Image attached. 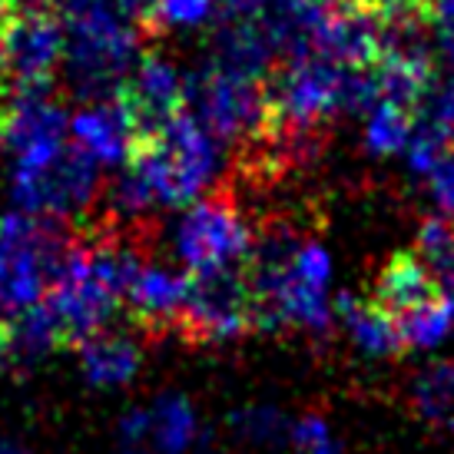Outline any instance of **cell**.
<instances>
[{
	"mask_svg": "<svg viewBox=\"0 0 454 454\" xmlns=\"http://www.w3.org/2000/svg\"><path fill=\"white\" fill-rule=\"evenodd\" d=\"M335 4H375V0H335Z\"/></svg>",
	"mask_w": 454,
	"mask_h": 454,
	"instance_id": "obj_34",
	"label": "cell"
},
{
	"mask_svg": "<svg viewBox=\"0 0 454 454\" xmlns=\"http://www.w3.org/2000/svg\"><path fill=\"white\" fill-rule=\"evenodd\" d=\"M100 169L74 143L34 166H11V200L17 213L64 223L83 215L100 200Z\"/></svg>",
	"mask_w": 454,
	"mask_h": 454,
	"instance_id": "obj_8",
	"label": "cell"
},
{
	"mask_svg": "<svg viewBox=\"0 0 454 454\" xmlns=\"http://www.w3.org/2000/svg\"><path fill=\"white\" fill-rule=\"evenodd\" d=\"M0 454H24V448L13 442H0Z\"/></svg>",
	"mask_w": 454,
	"mask_h": 454,
	"instance_id": "obj_32",
	"label": "cell"
},
{
	"mask_svg": "<svg viewBox=\"0 0 454 454\" xmlns=\"http://www.w3.org/2000/svg\"><path fill=\"white\" fill-rule=\"evenodd\" d=\"M209 60L215 67L232 70V74L253 76V80L265 83L272 64L278 60V51L259 17L255 20H229L213 34Z\"/></svg>",
	"mask_w": 454,
	"mask_h": 454,
	"instance_id": "obj_17",
	"label": "cell"
},
{
	"mask_svg": "<svg viewBox=\"0 0 454 454\" xmlns=\"http://www.w3.org/2000/svg\"><path fill=\"white\" fill-rule=\"evenodd\" d=\"M259 236L249 215L229 196H206L186 206L169 229V249L176 265L192 278L239 276L253 262Z\"/></svg>",
	"mask_w": 454,
	"mask_h": 454,
	"instance_id": "obj_5",
	"label": "cell"
},
{
	"mask_svg": "<svg viewBox=\"0 0 454 454\" xmlns=\"http://www.w3.org/2000/svg\"><path fill=\"white\" fill-rule=\"evenodd\" d=\"M114 454H153V448L143 438H129V434H116Z\"/></svg>",
	"mask_w": 454,
	"mask_h": 454,
	"instance_id": "obj_29",
	"label": "cell"
},
{
	"mask_svg": "<svg viewBox=\"0 0 454 454\" xmlns=\"http://www.w3.org/2000/svg\"><path fill=\"white\" fill-rule=\"evenodd\" d=\"M120 100L133 116L139 139L150 137L186 110V70L160 53L143 57L120 90Z\"/></svg>",
	"mask_w": 454,
	"mask_h": 454,
	"instance_id": "obj_13",
	"label": "cell"
},
{
	"mask_svg": "<svg viewBox=\"0 0 454 454\" xmlns=\"http://www.w3.org/2000/svg\"><path fill=\"white\" fill-rule=\"evenodd\" d=\"M116 434L143 438L153 454H192L202 442V418L186 395L163 391L150 404L123 411Z\"/></svg>",
	"mask_w": 454,
	"mask_h": 454,
	"instance_id": "obj_12",
	"label": "cell"
},
{
	"mask_svg": "<svg viewBox=\"0 0 454 454\" xmlns=\"http://www.w3.org/2000/svg\"><path fill=\"white\" fill-rule=\"evenodd\" d=\"M425 190H428V200L438 213L434 219L454 226V150H448L434 163V169L425 176Z\"/></svg>",
	"mask_w": 454,
	"mask_h": 454,
	"instance_id": "obj_25",
	"label": "cell"
},
{
	"mask_svg": "<svg viewBox=\"0 0 454 454\" xmlns=\"http://www.w3.org/2000/svg\"><path fill=\"white\" fill-rule=\"evenodd\" d=\"M186 110L223 146L259 143L269 133V87L262 80L232 74L202 60L186 74Z\"/></svg>",
	"mask_w": 454,
	"mask_h": 454,
	"instance_id": "obj_7",
	"label": "cell"
},
{
	"mask_svg": "<svg viewBox=\"0 0 454 454\" xmlns=\"http://www.w3.org/2000/svg\"><path fill=\"white\" fill-rule=\"evenodd\" d=\"M425 30L431 51L454 67V0H425Z\"/></svg>",
	"mask_w": 454,
	"mask_h": 454,
	"instance_id": "obj_27",
	"label": "cell"
},
{
	"mask_svg": "<svg viewBox=\"0 0 454 454\" xmlns=\"http://www.w3.org/2000/svg\"><path fill=\"white\" fill-rule=\"evenodd\" d=\"M139 253L127 242H70L43 305L51 309L64 339L83 341L110 325L127 299V282Z\"/></svg>",
	"mask_w": 454,
	"mask_h": 454,
	"instance_id": "obj_4",
	"label": "cell"
},
{
	"mask_svg": "<svg viewBox=\"0 0 454 454\" xmlns=\"http://www.w3.org/2000/svg\"><path fill=\"white\" fill-rule=\"evenodd\" d=\"M442 295L444 292L438 286V278L431 276V269L421 262V255L402 253V255H391L388 262L381 265L379 278H375L372 302L379 305L391 322H402L404 316L425 309V305L442 299Z\"/></svg>",
	"mask_w": 454,
	"mask_h": 454,
	"instance_id": "obj_16",
	"label": "cell"
},
{
	"mask_svg": "<svg viewBox=\"0 0 454 454\" xmlns=\"http://www.w3.org/2000/svg\"><path fill=\"white\" fill-rule=\"evenodd\" d=\"M11 358V345H7V332L0 328V368H4V362Z\"/></svg>",
	"mask_w": 454,
	"mask_h": 454,
	"instance_id": "obj_30",
	"label": "cell"
},
{
	"mask_svg": "<svg viewBox=\"0 0 454 454\" xmlns=\"http://www.w3.org/2000/svg\"><path fill=\"white\" fill-rule=\"evenodd\" d=\"M7 153V139H4V123H0V156Z\"/></svg>",
	"mask_w": 454,
	"mask_h": 454,
	"instance_id": "obj_33",
	"label": "cell"
},
{
	"mask_svg": "<svg viewBox=\"0 0 454 454\" xmlns=\"http://www.w3.org/2000/svg\"><path fill=\"white\" fill-rule=\"evenodd\" d=\"M415 123H418L415 110L388 100H375L362 114V146L375 160L404 156L408 143L415 137Z\"/></svg>",
	"mask_w": 454,
	"mask_h": 454,
	"instance_id": "obj_21",
	"label": "cell"
},
{
	"mask_svg": "<svg viewBox=\"0 0 454 454\" xmlns=\"http://www.w3.org/2000/svg\"><path fill=\"white\" fill-rule=\"evenodd\" d=\"M70 242L57 223L0 213V316H24L51 292Z\"/></svg>",
	"mask_w": 454,
	"mask_h": 454,
	"instance_id": "obj_6",
	"label": "cell"
},
{
	"mask_svg": "<svg viewBox=\"0 0 454 454\" xmlns=\"http://www.w3.org/2000/svg\"><path fill=\"white\" fill-rule=\"evenodd\" d=\"M219 13L215 0H150L146 20L166 34H192L209 27Z\"/></svg>",
	"mask_w": 454,
	"mask_h": 454,
	"instance_id": "obj_24",
	"label": "cell"
},
{
	"mask_svg": "<svg viewBox=\"0 0 454 454\" xmlns=\"http://www.w3.org/2000/svg\"><path fill=\"white\" fill-rule=\"evenodd\" d=\"M7 57H4V40H0V93H4V83H7Z\"/></svg>",
	"mask_w": 454,
	"mask_h": 454,
	"instance_id": "obj_31",
	"label": "cell"
},
{
	"mask_svg": "<svg viewBox=\"0 0 454 454\" xmlns=\"http://www.w3.org/2000/svg\"><path fill=\"white\" fill-rule=\"evenodd\" d=\"M192 295V276H186L179 265L160 262L139 255L127 282V299L123 302L133 309V316L153 332L183 325L186 305Z\"/></svg>",
	"mask_w": 454,
	"mask_h": 454,
	"instance_id": "obj_14",
	"label": "cell"
},
{
	"mask_svg": "<svg viewBox=\"0 0 454 454\" xmlns=\"http://www.w3.org/2000/svg\"><path fill=\"white\" fill-rule=\"evenodd\" d=\"M0 40L13 90H47L53 76L64 70L67 37L53 4L17 0Z\"/></svg>",
	"mask_w": 454,
	"mask_h": 454,
	"instance_id": "obj_9",
	"label": "cell"
},
{
	"mask_svg": "<svg viewBox=\"0 0 454 454\" xmlns=\"http://www.w3.org/2000/svg\"><path fill=\"white\" fill-rule=\"evenodd\" d=\"M80 375L90 388L114 391L127 388L143 368V345L137 335L120 328H103L97 335L80 341Z\"/></svg>",
	"mask_w": 454,
	"mask_h": 454,
	"instance_id": "obj_15",
	"label": "cell"
},
{
	"mask_svg": "<svg viewBox=\"0 0 454 454\" xmlns=\"http://www.w3.org/2000/svg\"><path fill=\"white\" fill-rule=\"evenodd\" d=\"M215 4L229 20H255L269 7V0H215Z\"/></svg>",
	"mask_w": 454,
	"mask_h": 454,
	"instance_id": "obj_28",
	"label": "cell"
},
{
	"mask_svg": "<svg viewBox=\"0 0 454 454\" xmlns=\"http://www.w3.org/2000/svg\"><path fill=\"white\" fill-rule=\"evenodd\" d=\"M64 339V332L51 316V309L40 302L24 316H17L7 328V345H11V358L17 362H40L43 355H51Z\"/></svg>",
	"mask_w": 454,
	"mask_h": 454,
	"instance_id": "obj_22",
	"label": "cell"
},
{
	"mask_svg": "<svg viewBox=\"0 0 454 454\" xmlns=\"http://www.w3.org/2000/svg\"><path fill=\"white\" fill-rule=\"evenodd\" d=\"M292 448L299 454H341V444L328 428L322 415H302L295 418V431H292Z\"/></svg>",
	"mask_w": 454,
	"mask_h": 454,
	"instance_id": "obj_26",
	"label": "cell"
},
{
	"mask_svg": "<svg viewBox=\"0 0 454 454\" xmlns=\"http://www.w3.org/2000/svg\"><path fill=\"white\" fill-rule=\"evenodd\" d=\"M418 255L431 269V276L438 278L444 299L454 309V226L442 219H428L418 232Z\"/></svg>",
	"mask_w": 454,
	"mask_h": 454,
	"instance_id": "obj_23",
	"label": "cell"
},
{
	"mask_svg": "<svg viewBox=\"0 0 454 454\" xmlns=\"http://www.w3.org/2000/svg\"><path fill=\"white\" fill-rule=\"evenodd\" d=\"M249 289L259 325L309 335H328L335 325V262L318 239L289 232L265 236L255 246Z\"/></svg>",
	"mask_w": 454,
	"mask_h": 454,
	"instance_id": "obj_2",
	"label": "cell"
},
{
	"mask_svg": "<svg viewBox=\"0 0 454 454\" xmlns=\"http://www.w3.org/2000/svg\"><path fill=\"white\" fill-rule=\"evenodd\" d=\"M255 322V299L249 282L239 276H215V278H192V295L183 316V332L196 341L223 345L236 341Z\"/></svg>",
	"mask_w": 454,
	"mask_h": 454,
	"instance_id": "obj_10",
	"label": "cell"
},
{
	"mask_svg": "<svg viewBox=\"0 0 454 454\" xmlns=\"http://www.w3.org/2000/svg\"><path fill=\"white\" fill-rule=\"evenodd\" d=\"M408 402L428 428L454 438V358H438L408 385Z\"/></svg>",
	"mask_w": 454,
	"mask_h": 454,
	"instance_id": "obj_20",
	"label": "cell"
},
{
	"mask_svg": "<svg viewBox=\"0 0 454 454\" xmlns=\"http://www.w3.org/2000/svg\"><path fill=\"white\" fill-rule=\"evenodd\" d=\"M70 143L100 173H120L139 146V129L120 97L83 103L70 114Z\"/></svg>",
	"mask_w": 454,
	"mask_h": 454,
	"instance_id": "obj_11",
	"label": "cell"
},
{
	"mask_svg": "<svg viewBox=\"0 0 454 454\" xmlns=\"http://www.w3.org/2000/svg\"><path fill=\"white\" fill-rule=\"evenodd\" d=\"M223 143L192 120L190 110L139 139L137 153L110 186V213L139 223L153 213L186 209L206 200L223 176Z\"/></svg>",
	"mask_w": 454,
	"mask_h": 454,
	"instance_id": "obj_1",
	"label": "cell"
},
{
	"mask_svg": "<svg viewBox=\"0 0 454 454\" xmlns=\"http://www.w3.org/2000/svg\"><path fill=\"white\" fill-rule=\"evenodd\" d=\"M226 428H229L232 444H239L242 451L276 454V451H282V448H292L295 418L286 415L278 404L249 402L229 415Z\"/></svg>",
	"mask_w": 454,
	"mask_h": 454,
	"instance_id": "obj_19",
	"label": "cell"
},
{
	"mask_svg": "<svg viewBox=\"0 0 454 454\" xmlns=\"http://www.w3.org/2000/svg\"><path fill=\"white\" fill-rule=\"evenodd\" d=\"M335 322H341L348 345L365 358H395L398 352H404L395 322L372 299L341 292L335 299Z\"/></svg>",
	"mask_w": 454,
	"mask_h": 454,
	"instance_id": "obj_18",
	"label": "cell"
},
{
	"mask_svg": "<svg viewBox=\"0 0 454 454\" xmlns=\"http://www.w3.org/2000/svg\"><path fill=\"white\" fill-rule=\"evenodd\" d=\"M64 24V76L83 103L120 97L137 70L139 20L116 0H64L53 4Z\"/></svg>",
	"mask_w": 454,
	"mask_h": 454,
	"instance_id": "obj_3",
	"label": "cell"
}]
</instances>
